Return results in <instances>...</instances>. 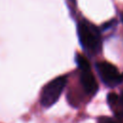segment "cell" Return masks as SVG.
<instances>
[{"instance_id": "1", "label": "cell", "mask_w": 123, "mask_h": 123, "mask_svg": "<svg viewBox=\"0 0 123 123\" xmlns=\"http://www.w3.org/2000/svg\"><path fill=\"white\" fill-rule=\"evenodd\" d=\"M78 36L84 49L97 52L101 46V37L98 29L87 21H81L78 25Z\"/></svg>"}, {"instance_id": "2", "label": "cell", "mask_w": 123, "mask_h": 123, "mask_svg": "<svg viewBox=\"0 0 123 123\" xmlns=\"http://www.w3.org/2000/svg\"><path fill=\"white\" fill-rule=\"evenodd\" d=\"M66 78L63 76H60L51 82H49L42 89L40 94V103L44 108H49L53 106L62 95L65 85Z\"/></svg>"}, {"instance_id": "3", "label": "cell", "mask_w": 123, "mask_h": 123, "mask_svg": "<svg viewBox=\"0 0 123 123\" xmlns=\"http://www.w3.org/2000/svg\"><path fill=\"white\" fill-rule=\"evenodd\" d=\"M96 69L102 82L109 86H114L123 81V75L118 72L117 68L113 64L108 62H97Z\"/></svg>"}, {"instance_id": "4", "label": "cell", "mask_w": 123, "mask_h": 123, "mask_svg": "<svg viewBox=\"0 0 123 123\" xmlns=\"http://www.w3.org/2000/svg\"><path fill=\"white\" fill-rule=\"evenodd\" d=\"M81 83L85 89V91L88 94H95L98 90V85L97 82L91 73L90 69L88 70H83L81 73Z\"/></svg>"}, {"instance_id": "5", "label": "cell", "mask_w": 123, "mask_h": 123, "mask_svg": "<svg viewBox=\"0 0 123 123\" xmlns=\"http://www.w3.org/2000/svg\"><path fill=\"white\" fill-rule=\"evenodd\" d=\"M76 63H77V65L79 66V68L81 69V71L90 69V65H89L88 61H87L83 55L78 54V55L76 56Z\"/></svg>"}, {"instance_id": "6", "label": "cell", "mask_w": 123, "mask_h": 123, "mask_svg": "<svg viewBox=\"0 0 123 123\" xmlns=\"http://www.w3.org/2000/svg\"><path fill=\"white\" fill-rule=\"evenodd\" d=\"M117 99H118V96L116 94H114V93H110L109 96H108V101H109V103L111 105L115 104L116 101H117Z\"/></svg>"}, {"instance_id": "7", "label": "cell", "mask_w": 123, "mask_h": 123, "mask_svg": "<svg viewBox=\"0 0 123 123\" xmlns=\"http://www.w3.org/2000/svg\"><path fill=\"white\" fill-rule=\"evenodd\" d=\"M98 123H116L112 118L107 117V116H102L98 119Z\"/></svg>"}, {"instance_id": "8", "label": "cell", "mask_w": 123, "mask_h": 123, "mask_svg": "<svg viewBox=\"0 0 123 123\" xmlns=\"http://www.w3.org/2000/svg\"><path fill=\"white\" fill-rule=\"evenodd\" d=\"M122 104H123V94H122Z\"/></svg>"}]
</instances>
